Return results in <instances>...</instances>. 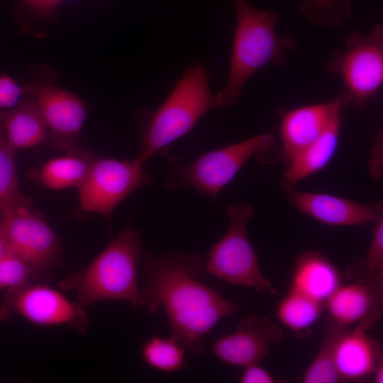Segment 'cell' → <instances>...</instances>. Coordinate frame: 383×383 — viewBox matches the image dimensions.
Returning <instances> with one entry per match:
<instances>
[{
	"mask_svg": "<svg viewBox=\"0 0 383 383\" xmlns=\"http://www.w3.org/2000/svg\"><path fill=\"white\" fill-rule=\"evenodd\" d=\"M143 267L147 284L141 290L142 306L154 313L162 305L172 336L189 352L202 353L204 337L241 307L198 279L204 269L199 254L145 253Z\"/></svg>",
	"mask_w": 383,
	"mask_h": 383,
	"instance_id": "6da1fadb",
	"label": "cell"
},
{
	"mask_svg": "<svg viewBox=\"0 0 383 383\" xmlns=\"http://www.w3.org/2000/svg\"><path fill=\"white\" fill-rule=\"evenodd\" d=\"M210 81L207 69L194 62L158 109H143L135 113L140 143L135 158L145 164L153 156L163 154L171 143L190 132L206 112L218 108Z\"/></svg>",
	"mask_w": 383,
	"mask_h": 383,
	"instance_id": "7a4b0ae2",
	"label": "cell"
},
{
	"mask_svg": "<svg viewBox=\"0 0 383 383\" xmlns=\"http://www.w3.org/2000/svg\"><path fill=\"white\" fill-rule=\"evenodd\" d=\"M236 11L231 63L225 87L216 94L218 108L235 104L250 77L268 65L288 64L287 51L296 46L289 35H279V13L261 10L247 0H232Z\"/></svg>",
	"mask_w": 383,
	"mask_h": 383,
	"instance_id": "3957f363",
	"label": "cell"
},
{
	"mask_svg": "<svg viewBox=\"0 0 383 383\" xmlns=\"http://www.w3.org/2000/svg\"><path fill=\"white\" fill-rule=\"evenodd\" d=\"M143 255L140 233L128 226L89 266L61 279L58 287L74 292L83 307L102 301H123L142 307L138 265Z\"/></svg>",
	"mask_w": 383,
	"mask_h": 383,
	"instance_id": "277c9868",
	"label": "cell"
},
{
	"mask_svg": "<svg viewBox=\"0 0 383 383\" xmlns=\"http://www.w3.org/2000/svg\"><path fill=\"white\" fill-rule=\"evenodd\" d=\"M276 144L273 135L263 133L204 153L190 162L172 155L167 160L165 186L170 190L192 188L215 198L251 158L271 152Z\"/></svg>",
	"mask_w": 383,
	"mask_h": 383,
	"instance_id": "5b68a950",
	"label": "cell"
},
{
	"mask_svg": "<svg viewBox=\"0 0 383 383\" xmlns=\"http://www.w3.org/2000/svg\"><path fill=\"white\" fill-rule=\"evenodd\" d=\"M226 213L229 227L211 247L204 269L229 284L251 287L261 294H275L273 284L261 272L248 235L247 226L255 215L253 207L243 202L231 203Z\"/></svg>",
	"mask_w": 383,
	"mask_h": 383,
	"instance_id": "8992f818",
	"label": "cell"
},
{
	"mask_svg": "<svg viewBox=\"0 0 383 383\" xmlns=\"http://www.w3.org/2000/svg\"><path fill=\"white\" fill-rule=\"evenodd\" d=\"M328 72L341 77L350 104L365 108L383 84V26L378 23L367 34L350 33L344 48L331 52Z\"/></svg>",
	"mask_w": 383,
	"mask_h": 383,
	"instance_id": "52a82bcc",
	"label": "cell"
},
{
	"mask_svg": "<svg viewBox=\"0 0 383 383\" xmlns=\"http://www.w3.org/2000/svg\"><path fill=\"white\" fill-rule=\"evenodd\" d=\"M30 206L1 211L0 231L9 249L30 265L38 282L45 284L62 261V248L53 229Z\"/></svg>",
	"mask_w": 383,
	"mask_h": 383,
	"instance_id": "ba28073f",
	"label": "cell"
},
{
	"mask_svg": "<svg viewBox=\"0 0 383 383\" xmlns=\"http://www.w3.org/2000/svg\"><path fill=\"white\" fill-rule=\"evenodd\" d=\"M137 158H95L77 188L79 211L111 218L115 208L136 189L150 184L152 175Z\"/></svg>",
	"mask_w": 383,
	"mask_h": 383,
	"instance_id": "9c48e42d",
	"label": "cell"
},
{
	"mask_svg": "<svg viewBox=\"0 0 383 383\" xmlns=\"http://www.w3.org/2000/svg\"><path fill=\"white\" fill-rule=\"evenodd\" d=\"M44 284L6 290L0 303V319L18 315L36 325H65L80 334L86 333L89 322L84 307Z\"/></svg>",
	"mask_w": 383,
	"mask_h": 383,
	"instance_id": "30bf717a",
	"label": "cell"
},
{
	"mask_svg": "<svg viewBox=\"0 0 383 383\" xmlns=\"http://www.w3.org/2000/svg\"><path fill=\"white\" fill-rule=\"evenodd\" d=\"M26 87L25 96L35 99L47 125L49 145L60 150L77 145L86 116L81 99L50 82H35Z\"/></svg>",
	"mask_w": 383,
	"mask_h": 383,
	"instance_id": "8fae6325",
	"label": "cell"
},
{
	"mask_svg": "<svg viewBox=\"0 0 383 383\" xmlns=\"http://www.w3.org/2000/svg\"><path fill=\"white\" fill-rule=\"evenodd\" d=\"M284 331L266 316H247L235 331L219 338L211 351L222 362L238 367L258 363L270 357V348L281 343Z\"/></svg>",
	"mask_w": 383,
	"mask_h": 383,
	"instance_id": "7c38bea8",
	"label": "cell"
},
{
	"mask_svg": "<svg viewBox=\"0 0 383 383\" xmlns=\"http://www.w3.org/2000/svg\"><path fill=\"white\" fill-rule=\"evenodd\" d=\"M349 104L348 94L342 91L331 102L303 106L283 112L279 133L288 162L315 141Z\"/></svg>",
	"mask_w": 383,
	"mask_h": 383,
	"instance_id": "4fadbf2b",
	"label": "cell"
},
{
	"mask_svg": "<svg viewBox=\"0 0 383 383\" xmlns=\"http://www.w3.org/2000/svg\"><path fill=\"white\" fill-rule=\"evenodd\" d=\"M295 209L330 226H362L382 217V203L362 204L332 194L289 191Z\"/></svg>",
	"mask_w": 383,
	"mask_h": 383,
	"instance_id": "5bb4252c",
	"label": "cell"
},
{
	"mask_svg": "<svg viewBox=\"0 0 383 383\" xmlns=\"http://www.w3.org/2000/svg\"><path fill=\"white\" fill-rule=\"evenodd\" d=\"M383 282H369L341 284L324 304L328 317L344 326L369 330L382 313Z\"/></svg>",
	"mask_w": 383,
	"mask_h": 383,
	"instance_id": "9a60e30c",
	"label": "cell"
},
{
	"mask_svg": "<svg viewBox=\"0 0 383 383\" xmlns=\"http://www.w3.org/2000/svg\"><path fill=\"white\" fill-rule=\"evenodd\" d=\"M360 326L348 328L338 339L335 351V365L343 382H359L372 377L383 356L379 341Z\"/></svg>",
	"mask_w": 383,
	"mask_h": 383,
	"instance_id": "2e32d148",
	"label": "cell"
},
{
	"mask_svg": "<svg viewBox=\"0 0 383 383\" xmlns=\"http://www.w3.org/2000/svg\"><path fill=\"white\" fill-rule=\"evenodd\" d=\"M342 284L338 268L321 252L310 250L296 257L289 289L324 305Z\"/></svg>",
	"mask_w": 383,
	"mask_h": 383,
	"instance_id": "e0dca14e",
	"label": "cell"
},
{
	"mask_svg": "<svg viewBox=\"0 0 383 383\" xmlns=\"http://www.w3.org/2000/svg\"><path fill=\"white\" fill-rule=\"evenodd\" d=\"M13 108L0 111V127L14 150L46 142L48 127L34 98L26 96Z\"/></svg>",
	"mask_w": 383,
	"mask_h": 383,
	"instance_id": "ac0fdd59",
	"label": "cell"
},
{
	"mask_svg": "<svg viewBox=\"0 0 383 383\" xmlns=\"http://www.w3.org/2000/svg\"><path fill=\"white\" fill-rule=\"evenodd\" d=\"M342 117L343 114L334 119L315 141L289 162L282 178V186L286 190H292L298 182L329 163L338 145Z\"/></svg>",
	"mask_w": 383,
	"mask_h": 383,
	"instance_id": "d6986e66",
	"label": "cell"
},
{
	"mask_svg": "<svg viewBox=\"0 0 383 383\" xmlns=\"http://www.w3.org/2000/svg\"><path fill=\"white\" fill-rule=\"evenodd\" d=\"M67 150L66 155L47 161L32 172L33 178L52 190L78 188L95 157L89 151L77 145Z\"/></svg>",
	"mask_w": 383,
	"mask_h": 383,
	"instance_id": "ffe728a7",
	"label": "cell"
},
{
	"mask_svg": "<svg viewBox=\"0 0 383 383\" xmlns=\"http://www.w3.org/2000/svg\"><path fill=\"white\" fill-rule=\"evenodd\" d=\"M348 328L338 324L328 316L326 318L321 345L304 372L302 382H342L335 365V351L338 339Z\"/></svg>",
	"mask_w": 383,
	"mask_h": 383,
	"instance_id": "44dd1931",
	"label": "cell"
},
{
	"mask_svg": "<svg viewBox=\"0 0 383 383\" xmlns=\"http://www.w3.org/2000/svg\"><path fill=\"white\" fill-rule=\"evenodd\" d=\"M324 305L299 292L289 289L277 307V317L286 327L302 333L320 318Z\"/></svg>",
	"mask_w": 383,
	"mask_h": 383,
	"instance_id": "7402d4cb",
	"label": "cell"
},
{
	"mask_svg": "<svg viewBox=\"0 0 383 383\" xmlns=\"http://www.w3.org/2000/svg\"><path fill=\"white\" fill-rule=\"evenodd\" d=\"M15 151L0 127V211L32 204V200L25 196L19 187Z\"/></svg>",
	"mask_w": 383,
	"mask_h": 383,
	"instance_id": "603a6c76",
	"label": "cell"
},
{
	"mask_svg": "<svg viewBox=\"0 0 383 383\" xmlns=\"http://www.w3.org/2000/svg\"><path fill=\"white\" fill-rule=\"evenodd\" d=\"M185 348L174 338L152 336L141 348V356L150 367L166 372L186 367Z\"/></svg>",
	"mask_w": 383,
	"mask_h": 383,
	"instance_id": "cb8c5ba5",
	"label": "cell"
},
{
	"mask_svg": "<svg viewBox=\"0 0 383 383\" xmlns=\"http://www.w3.org/2000/svg\"><path fill=\"white\" fill-rule=\"evenodd\" d=\"M299 9L313 24L326 28L340 26L353 15L349 0H306Z\"/></svg>",
	"mask_w": 383,
	"mask_h": 383,
	"instance_id": "d4e9b609",
	"label": "cell"
},
{
	"mask_svg": "<svg viewBox=\"0 0 383 383\" xmlns=\"http://www.w3.org/2000/svg\"><path fill=\"white\" fill-rule=\"evenodd\" d=\"M38 282L30 265L8 249L0 260V289H13Z\"/></svg>",
	"mask_w": 383,
	"mask_h": 383,
	"instance_id": "484cf974",
	"label": "cell"
},
{
	"mask_svg": "<svg viewBox=\"0 0 383 383\" xmlns=\"http://www.w3.org/2000/svg\"><path fill=\"white\" fill-rule=\"evenodd\" d=\"M374 223L365 264L372 278L383 282V216Z\"/></svg>",
	"mask_w": 383,
	"mask_h": 383,
	"instance_id": "4316f807",
	"label": "cell"
},
{
	"mask_svg": "<svg viewBox=\"0 0 383 383\" xmlns=\"http://www.w3.org/2000/svg\"><path fill=\"white\" fill-rule=\"evenodd\" d=\"M26 93V86L21 87L9 76L0 75V108L16 106Z\"/></svg>",
	"mask_w": 383,
	"mask_h": 383,
	"instance_id": "83f0119b",
	"label": "cell"
},
{
	"mask_svg": "<svg viewBox=\"0 0 383 383\" xmlns=\"http://www.w3.org/2000/svg\"><path fill=\"white\" fill-rule=\"evenodd\" d=\"M239 382L241 383H274L275 379L272 374L260 366L258 363L245 367Z\"/></svg>",
	"mask_w": 383,
	"mask_h": 383,
	"instance_id": "f1b7e54d",
	"label": "cell"
},
{
	"mask_svg": "<svg viewBox=\"0 0 383 383\" xmlns=\"http://www.w3.org/2000/svg\"><path fill=\"white\" fill-rule=\"evenodd\" d=\"M380 154H382V133H379L377 138L376 142L373 147V151L372 157L370 160V170L372 174L376 177H379L382 174V167H380Z\"/></svg>",
	"mask_w": 383,
	"mask_h": 383,
	"instance_id": "f546056e",
	"label": "cell"
},
{
	"mask_svg": "<svg viewBox=\"0 0 383 383\" xmlns=\"http://www.w3.org/2000/svg\"><path fill=\"white\" fill-rule=\"evenodd\" d=\"M63 0H38L33 9L41 12L48 13L53 11Z\"/></svg>",
	"mask_w": 383,
	"mask_h": 383,
	"instance_id": "4dcf8cb0",
	"label": "cell"
},
{
	"mask_svg": "<svg viewBox=\"0 0 383 383\" xmlns=\"http://www.w3.org/2000/svg\"><path fill=\"white\" fill-rule=\"evenodd\" d=\"M373 382L383 383V356L378 360L372 374Z\"/></svg>",
	"mask_w": 383,
	"mask_h": 383,
	"instance_id": "1f68e13d",
	"label": "cell"
},
{
	"mask_svg": "<svg viewBox=\"0 0 383 383\" xmlns=\"http://www.w3.org/2000/svg\"><path fill=\"white\" fill-rule=\"evenodd\" d=\"M9 248L5 240V238L0 231V260L4 257Z\"/></svg>",
	"mask_w": 383,
	"mask_h": 383,
	"instance_id": "d6a6232c",
	"label": "cell"
},
{
	"mask_svg": "<svg viewBox=\"0 0 383 383\" xmlns=\"http://www.w3.org/2000/svg\"><path fill=\"white\" fill-rule=\"evenodd\" d=\"M25 1L28 6L33 9L38 0H25Z\"/></svg>",
	"mask_w": 383,
	"mask_h": 383,
	"instance_id": "836d02e7",
	"label": "cell"
}]
</instances>
